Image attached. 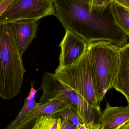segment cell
Listing matches in <instances>:
<instances>
[{
  "mask_svg": "<svg viewBox=\"0 0 129 129\" xmlns=\"http://www.w3.org/2000/svg\"><path fill=\"white\" fill-rule=\"evenodd\" d=\"M55 16L66 30L84 39L87 43L104 41L120 47L127 44L128 36L114 22L110 4L104 8L89 10L82 0H53Z\"/></svg>",
  "mask_w": 129,
  "mask_h": 129,
  "instance_id": "1",
  "label": "cell"
},
{
  "mask_svg": "<svg viewBox=\"0 0 129 129\" xmlns=\"http://www.w3.org/2000/svg\"><path fill=\"white\" fill-rule=\"evenodd\" d=\"M42 91L40 104L59 100L68 105L79 115L83 124L77 129H100L102 112L100 105L93 107L87 103L76 91L59 80L54 73L46 72L42 77L38 91Z\"/></svg>",
  "mask_w": 129,
  "mask_h": 129,
  "instance_id": "2",
  "label": "cell"
},
{
  "mask_svg": "<svg viewBox=\"0 0 129 129\" xmlns=\"http://www.w3.org/2000/svg\"><path fill=\"white\" fill-rule=\"evenodd\" d=\"M26 72L10 23L0 25V97L9 100L19 94Z\"/></svg>",
  "mask_w": 129,
  "mask_h": 129,
  "instance_id": "3",
  "label": "cell"
},
{
  "mask_svg": "<svg viewBox=\"0 0 129 129\" xmlns=\"http://www.w3.org/2000/svg\"><path fill=\"white\" fill-rule=\"evenodd\" d=\"M120 47L107 41L88 43L89 57L96 98L100 104L113 88L119 68Z\"/></svg>",
  "mask_w": 129,
  "mask_h": 129,
  "instance_id": "4",
  "label": "cell"
},
{
  "mask_svg": "<svg viewBox=\"0 0 129 129\" xmlns=\"http://www.w3.org/2000/svg\"><path fill=\"white\" fill-rule=\"evenodd\" d=\"M55 76L76 91L87 103L99 106L96 98L91 64L87 51L76 63L61 69L57 68Z\"/></svg>",
  "mask_w": 129,
  "mask_h": 129,
  "instance_id": "5",
  "label": "cell"
},
{
  "mask_svg": "<svg viewBox=\"0 0 129 129\" xmlns=\"http://www.w3.org/2000/svg\"><path fill=\"white\" fill-rule=\"evenodd\" d=\"M55 14L52 0H13L0 16V25L21 20H39Z\"/></svg>",
  "mask_w": 129,
  "mask_h": 129,
  "instance_id": "6",
  "label": "cell"
},
{
  "mask_svg": "<svg viewBox=\"0 0 129 129\" xmlns=\"http://www.w3.org/2000/svg\"><path fill=\"white\" fill-rule=\"evenodd\" d=\"M88 43L82 37L69 30L60 42L61 48L57 69H61L73 65L77 62L87 50Z\"/></svg>",
  "mask_w": 129,
  "mask_h": 129,
  "instance_id": "7",
  "label": "cell"
},
{
  "mask_svg": "<svg viewBox=\"0 0 129 129\" xmlns=\"http://www.w3.org/2000/svg\"><path fill=\"white\" fill-rule=\"evenodd\" d=\"M69 108L71 109L68 105L59 100L49 101L39 104L26 114L13 129L29 128L30 126L33 127L38 117L43 116H52L58 112Z\"/></svg>",
  "mask_w": 129,
  "mask_h": 129,
  "instance_id": "8",
  "label": "cell"
},
{
  "mask_svg": "<svg viewBox=\"0 0 129 129\" xmlns=\"http://www.w3.org/2000/svg\"><path fill=\"white\" fill-rule=\"evenodd\" d=\"M38 21V20L24 19L10 23L14 39L22 56L36 36Z\"/></svg>",
  "mask_w": 129,
  "mask_h": 129,
  "instance_id": "9",
  "label": "cell"
},
{
  "mask_svg": "<svg viewBox=\"0 0 129 129\" xmlns=\"http://www.w3.org/2000/svg\"><path fill=\"white\" fill-rule=\"evenodd\" d=\"M113 88L125 96L129 105V43L120 48L119 68Z\"/></svg>",
  "mask_w": 129,
  "mask_h": 129,
  "instance_id": "10",
  "label": "cell"
},
{
  "mask_svg": "<svg viewBox=\"0 0 129 129\" xmlns=\"http://www.w3.org/2000/svg\"><path fill=\"white\" fill-rule=\"evenodd\" d=\"M129 121V105L126 107H111L108 103L102 113L100 129H120Z\"/></svg>",
  "mask_w": 129,
  "mask_h": 129,
  "instance_id": "11",
  "label": "cell"
},
{
  "mask_svg": "<svg viewBox=\"0 0 129 129\" xmlns=\"http://www.w3.org/2000/svg\"><path fill=\"white\" fill-rule=\"evenodd\" d=\"M110 9L116 25L129 36V9L114 1Z\"/></svg>",
  "mask_w": 129,
  "mask_h": 129,
  "instance_id": "12",
  "label": "cell"
},
{
  "mask_svg": "<svg viewBox=\"0 0 129 129\" xmlns=\"http://www.w3.org/2000/svg\"><path fill=\"white\" fill-rule=\"evenodd\" d=\"M34 83L31 82V88L30 92L28 97L25 99L24 104L22 110L20 111L17 117L14 120L11 122L6 129H13L14 127L18 124L24 116L29 111L39 105L40 103H37L36 101L35 97L36 92H38L34 87Z\"/></svg>",
  "mask_w": 129,
  "mask_h": 129,
  "instance_id": "13",
  "label": "cell"
},
{
  "mask_svg": "<svg viewBox=\"0 0 129 129\" xmlns=\"http://www.w3.org/2000/svg\"><path fill=\"white\" fill-rule=\"evenodd\" d=\"M57 117L51 116H43L37 118L32 129H57Z\"/></svg>",
  "mask_w": 129,
  "mask_h": 129,
  "instance_id": "14",
  "label": "cell"
},
{
  "mask_svg": "<svg viewBox=\"0 0 129 129\" xmlns=\"http://www.w3.org/2000/svg\"><path fill=\"white\" fill-rule=\"evenodd\" d=\"M54 117H60L70 121L76 129L80 124H83L79 115L75 111L71 109H66L58 112L52 116Z\"/></svg>",
  "mask_w": 129,
  "mask_h": 129,
  "instance_id": "15",
  "label": "cell"
},
{
  "mask_svg": "<svg viewBox=\"0 0 129 129\" xmlns=\"http://www.w3.org/2000/svg\"><path fill=\"white\" fill-rule=\"evenodd\" d=\"M114 0H91L89 6L90 11L95 9L104 8L110 4Z\"/></svg>",
  "mask_w": 129,
  "mask_h": 129,
  "instance_id": "16",
  "label": "cell"
},
{
  "mask_svg": "<svg viewBox=\"0 0 129 129\" xmlns=\"http://www.w3.org/2000/svg\"><path fill=\"white\" fill-rule=\"evenodd\" d=\"M57 129H76L72 123L67 119L57 117Z\"/></svg>",
  "mask_w": 129,
  "mask_h": 129,
  "instance_id": "17",
  "label": "cell"
},
{
  "mask_svg": "<svg viewBox=\"0 0 129 129\" xmlns=\"http://www.w3.org/2000/svg\"><path fill=\"white\" fill-rule=\"evenodd\" d=\"M13 0H0V16Z\"/></svg>",
  "mask_w": 129,
  "mask_h": 129,
  "instance_id": "18",
  "label": "cell"
},
{
  "mask_svg": "<svg viewBox=\"0 0 129 129\" xmlns=\"http://www.w3.org/2000/svg\"><path fill=\"white\" fill-rule=\"evenodd\" d=\"M122 6L129 9V0H114Z\"/></svg>",
  "mask_w": 129,
  "mask_h": 129,
  "instance_id": "19",
  "label": "cell"
},
{
  "mask_svg": "<svg viewBox=\"0 0 129 129\" xmlns=\"http://www.w3.org/2000/svg\"><path fill=\"white\" fill-rule=\"evenodd\" d=\"M120 129H129V121L122 126Z\"/></svg>",
  "mask_w": 129,
  "mask_h": 129,
  "instance_id": "20",
  "label": "cell"
},
{
  "mask_svg": "<svg viewBox=\"0 0 129 129\" xmlns=\"http://www.w3.org/2000/svg\"><path fill=\"white\" fill-rule=\"evenodd\" d=\"M82 1H83L85 2L88 3V4H89V6H90L91 0H82Z\"/></svg>",
  "mask_w": 129,
  "mask_h": 129,
  "instance_id": "21",
  "label": "cell"
},
{
  "mask_svg": "<svg viewBox=\"0 0 129 129\" xmlns=\"http://www.w3.org/2000/svg\"><path fill=\"white\" fill-rule=\"evenodd\" d=\"M52 1H53V0H52Z\"/></svg>",
  "mask_w": 129,
  "mask_h": 129,
  "instance_id": "22",
  "label": "cell"
}]
</instances>
